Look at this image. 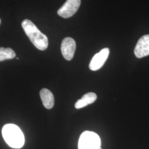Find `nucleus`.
Returning <instances> with one entry per match:
<instances>
[{"instance_id": "f03ea898", "label": "nucleus", "mask_w": 149, "mask_h": 149, "mask_svg": "<svg viewBox=\"0 0 149 149\" xmlns=\"http://www.w3.org/2000/svg\"><path fill=\"white\" fill-rule=\"evenodd\" d=\"M2 133L6 142L10 146L15 149L21 148L24 144V136L21 130L15 124L5 125Z\"/></svg>"}, {"instance_id": "39448f33", "label": "nucleus", "mask_w": 149, "mask_h": 149, "mask_svg": "<svg viewBox=\"0 0 149 149\" xmlns=\"http://www.w3.org/2000/svg\"><path fill=\"white\" fill-rule=\"evenodd\" d=\"M76 44L72 38L67 37L64 38L61 45V51L64 58L67 60H71L76 50Z\"/></svg>"}, {"instance_id": "6e6552de", "label": "nucleus", "mask_w": 149, "mask_h": 149, "mask_svg": "<svg viewBox=\"0 0 149 149\" xmlns=\"http://www.w3.org/2000/svg\"><path fill=\"white\" fill-rule=\"evenodd\" d=\"M40 96L43 106L47 109L52 108L54 105V97L52 92L47 88H43L40 92Z\"/></svg>"}, {"instance_id": "423d86ee", "label": "nucleus", "mask_w": 149, "mask_h": 149, "mask_svg": "<svg viewBox=\"0 0 149 149\" xmlns=\"http://www.w3.org/2000/svg\"><path fill=\"white\" fill-rule=\"evenodd\" d=\"M109 54V49L108 48H104L96 54L91 61L89 65L91 70L96 71L101 69L108 59Z\"/></svg>"}, {"instance_id": "9d476101", "label": "nucleus", "mask_w": 149, "mask_h": 149, "mask_svg": "<svg viewBox=\"0 0 149 149\" xmlns=\"http://www.w3.org/2000/svg\"><path fill=\"white\" fill-rule=\"evenodd\" d=\"M15 56L16 53L11 48H0V61L13 59Z\"/></svg>"}, {"instance_id": "f257e3e1", "label": "nucleus", "mask_w": 149, "mask_h": 149, "mask_svg": "<svg viewBox=\"0 0 149 149\" xmlns=\"http://www.w3.org/2000/svg\"><path fill=\"white\" fill-rule=\"evenodd\" d=\"M22 27L33 45L40 50H46L48 47V37L39 31L37 26L29 19H24Z\"/></svg>"}, {"instance_id": "7ed1b4c3", "label": "nucleus", "mask_w": 149, "mask_h": 149, "mask_svg": "<svg viewBox=\"0 0 149 149\" xmlns=\"http://www.w3.org/2000/svg\"><path fill=\"white\" fill-rule=\"evenodd\" d=\"M101 139L98 134L86 131L80 136L79 141V149H100Z\"/></svg>"}, {"instance_id": "20e7f679", "label": "nucleus", "mask_w": 149, "mask_h": 149, "mask_svg": "<svg viewBox=\"0 0 149 149\" xmlns=\"http://www.w3.org/2000/svg\"><path fill=\"white\" fill-rule=\"evenodd\" d=\"M81 5V0H67L58 11V14L64 18H68L76 13Z\"/></svg>"}, {"instance_id": "0eeeda50", "label": "nucleus", "mask_w": 149, "mask_h": 149, "mask_svg": "<svg viewBox=\"0 0 149 149\" xmlns=\"http://www.w3.org/2000/svg\"><path fill=\"white\" fill-rule=\"evenodd\" d=\"M134 54L138 58L149 55V34L140 38L135 47Z\"/></svg>"}, {"instance_id": "1a4fd4ad", "label": "nucleus", "mask_w": 149, "mask_h": 149, "mask_svg": "<svg viewBox=\"0 0 149 149\" xmlns=\"http://www.w3.org/2000/svg\"><path fill=\"white\" fill-rule=\"evenodd\" d=\"M97 99V95L95 93L89 92L85 94L79 100L75 103V108L80 109L84 107L87 106L88 104L93 103Z\"/></svg>"}, {"instance_id": "9b49d317", "label": "nucleus", "mask_w": 149, "mask_h": 149, "mask_svg": "<svg viewBox=\"0 0 149 149\" xmlns=\"http://www.w3.org/2000/svg\"><path fill=\"white\" fill-rule=\"evenodd\" d=\"M0 24H1V19H0Z\"/></svg>"}]
</instances>
